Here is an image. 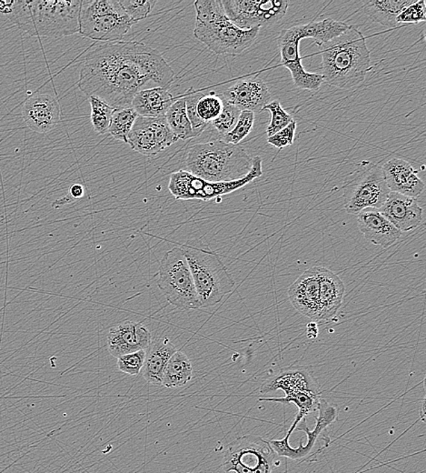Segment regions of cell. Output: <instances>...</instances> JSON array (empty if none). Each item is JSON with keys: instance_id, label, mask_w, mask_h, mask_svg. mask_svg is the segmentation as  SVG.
Here are the masks:
<instances>
[{"instance_id": "obj_41", "label": "cell", "mask_w": 426, "mask_h": 473, "mask_svg": "<svg viewBox=\"0 0 426 473\" xmlns=\"http://www.w3.org/2000/svg\"><path fill=\"white\" fill-rule=\"evenodd\" d=\"M295 130H297V121L294 120L286 128L268 137V143L278 150L292 146L295 141Z\"/></svg>"}, {"instance_id": "obj_11", "label": "cell", "mask_w": 426, "mask_h": 473, "mask_svg": "<svg viewBox=\"0 0 426 473\" xmlns=\"http://www.w3.org/2000/svg\"><path fill=\"white\" fill-rule=\"evenodd\" d=\"M279 464L270 442L262 437L245 435L229 443L222 467L226 473H272Z\"/></svg>"}, {"instance_id": "obj_10", "label": "cell", "mask_w": 426, "mask_h": 473, "mask_svg": "<svg viewBox=\"0 0 426 473\" xmlns=\"http://www.w3.org/2000/svg\"><path fill=\"white\" fill-rule=\"evenodd\" d=\"M262 175V159L256 156L253 158L249 173L242 179L232 182H210L192 175L188 170H180L171 174L168 189L177 200L209 201L232 193Z\"/></svg>"}, {"instance_id": "obj_45", "label": "cell", "mask_w": 426, "mask_h": 473, "mask_svg": "<svg viewBox=\"0 0 426 473\" xmlns=\"http://www.w3.org/2000/svg\"><path fill=\"white\" fill-rule=\"evenodd\" d=\"M188 473H194V472H188ZM198 473H204V472H198Z\"/></svg>"}, {"instance_id": "obj_4", "label": "cell", "mask_w": 426, "mask_h": 473, "mask_svg": "<svg viewBox=\"0 0 426 473\" xmlns=\"http://www.w3.org/2000/svg\"><path fill=\"white\" fill-rule=\"evenodd\" d=\"M194 6L195 38L215 54H241L256 41L260 28L245 31L234 25L224 13L221 0H197Z\"/></svg>"}, {"instance_id": "obj_27", "label": "cell", "mask_w": 426, "mask_h": 473, "mask_svg": "<svg viewBox=\"0 0 426 473\" xmlns=\"http://www.w3.org/2000/svg\"><path fill=\"white\" fill-rule=\"evenodd\" d=\"M416 0H372L363 5V10L375 22L387 28H395L398 23L396 19L401 12L412 4Z\"/></svg>"}, {"instance_id": "obj_21", "label": "cell", "mask_w": 426, "mask_h": 473, "mask_svg": "<svg viewBox=\"0 0 426 473\" xmlns=\"http://www.w3.org/2000/svg\"><path fill=\"white\" fill-rule=\"evenodd\" d=\"M382 170L390 191L416 200L424 192L425 182L407 161L393 158L383 165Z\"/></svg>"}, {"instance_id": "obj_35", "label": "cell", "mask_w": 426, "mask_h": 473, "mask_svg": "<svg viewBox=\"0 0 426 473\" xmlns=\"http://www.w3.org/2000/svg\"><path fill=\"white\" fill-rule=\"evenodd\" d=\"M263 111H270L271 121L269 123L268 129H266V134L268 137L276 134L277 132L280 131L281 129L288 126L292 121H294V118L290 115L283 109L280 102L278 100L270 102L268 105L265 106Z\"/></svg>"}, {"instance_id": "obj_19", "label": "cell", "mask_w": 426, "mask_h": 473, "mask_svg": "<svg viewBox=\"0 0 426 473\" xmlns=\"http://www.w3.org/2000/svg\"><path fill=\"white\" fill-rule=\"evenodd\" d=\"M293 307L312 321L319 322V282L318 267L309 268L288 289Z\"/></svg>"}, {"instance_id": "obj_22", "label": "cell", "mask_w": 426, "mask_h": 473, "mask_svg": "<svg viewBox=\"0 0 426 473\" xmlns=\"http://www.w3.org/2000/svg\"><path fill=\"white\" fill-rule=\"evenodd\" d=\"M379 211L402 233L415 230L423 220L418 201L395 192H390Z\"/></svg>"}, {"instance_id": "obj_34", "label": "cell", "mask_w": 426, "mask_h": 473, "mask_svg": "<svg viewBox=\"0 0 426 473\" xmlns=\"http://www.w3.org/2000/svg\"><path fill=\"white\" fill-rule=\"evenodd\" d=\"M254 123V113L252 111H242L235 128L229 133L221 137L220 140L226 143L239 145L240 142L247 138L253 129Z\"/></svg>"}, {"instance_id": "obj_40", "label": "cell", "mask_w": 426, "mask_h": 473, "mask_svg": "<svg viewBox=\"0 0 426 473\" xmlns=\"http://www.w3.org/2000/svg\"><path fill=\"white\" fill-rule=\"evenodd\" d=\"M425 0H419L405 8L396 19V23L419 24L426 20Z\"/></svg>"}, {"instance_id": "obj_26", "label": "cell", "mask_w": 426, "mask_h": 473, "mask_svg": "<svg viewBox=\"0 0 426 473\" xmlns=\"http://www.w3.org/2000/svg\"><path fill=\"white\" fill-rule=\"evenodd\" d=\"M176 99L167 88H147L136 95L132 100L131 108L137 112L138 116L165 117L168 109Z\"/></svg>"}, {"instance_id": "obj_8", "label": "cell", "mask_w": 426, "mask_h": 473, "mask_svg": "<svg viewBox=\"0 0 426 473\" xmlns=\"http://www.w3.org/2000/svg\"><path fill=\"white\" fill-rule=\"evenodd\" d=\"M118 0H84L79 17V34L99 42L121 41L133 26Z\"/></svg>"}, {"instance_id": "obj_43", "label": "cell", "mask_w": 426, "mask_h": 473, "mask_svg": "<svg viewBox=\"0 0 426 473\" xmlns=\"http://www.w3.org/2000/svg\"><path fill=\"white\" fill-rule=\"evenodd\" d=\"M307 336H309V338L310 339H316V337L318 336V325H316V322H310L309 325H307Z\"/></svg>"}, {"instance_id": "obj_28", "label": "cell", "mask_w": 426, "mask_h": 473, "mask_svg": "<svg viewBox=\"0 0 426 473\" xmlns=\"http://www.w3.org/2000/svg\"><path fill=\"white\" fill-rule=\"evenodd\" d=\"M193 377V367L189 358L181 351H177L165 367L162 385L167 388H179Z\"/></svg>"}, {"instance_id": "obj_29", "label": "cell", "mask_w": 426, "mask_h": 473, "mask_svg": "<svg viewBox=\"0 0 426 473\" xmlns=\"http://www.w3.org/2000/svg\"><path fill=\"white\" fill-rule=\"evenodd\" d=\"M321 395L315 394V393L297 392L290 393L283 398H260L259 401H273L279 402V403L288 404L294 403L298 408V413L295 417V422H293L291 427L288 430L290 435L293 431L297 428V426L302 419L306 418L309 414L318 410L319 402L321 400Z\"/></svg>"}, {"instance_id": "obj_16", "label": "cell", "mask_w": 426, "mask_h": 473, "mask_svg": "<svg viewBox=\"0 0 426 473\" xmlns=\"http://www.w3.org/2000/svg\"><path fill=\"white\" fill-rule=\"evenodd\" d=\"M220 95V94H219ZM224 102L236 106L240 111H263L270 102L272 94L261 79L248 78L236 82L220 95Z\"/></svg>"}, {"instance_id": "obj_42", "label": "cell", "mask_w": 426, "mask_h": 473, "mask_svg": "<svg viewBox=\"0 0 426 473\" xmlns=\"http://www.w3.org/2000/svg\"><path fill=\"white\" fill-rule=\"evenodd\" d=\"M70 195L74 199H79L84 195V189L81 185L75 184L70 188Z\"/></svg>"}, {"instance_id": "obj_9", "label": "cell", "mask_w": 426, "mask_h": 473, "mask_svg": "<svg viewBox=\"0 0 426 473\" xmlns=\"http://www.w3.org/2000/svg\"><path fill=\"white\" fill-rule=\"evenodd\" d=\"M156 282L163 295L173 306L182 310L200 309L193 276L180 247H174L163 257Z\"/></svg>"}, {"instance_id": "obj_17", "label": "cell", "mask_w": 426, "mask_h": 473, "mask_svg": "<svg viewBox=\"0 0 426 473\" xmlns=\"http://www.w3.org/2000/svg\"><path fill=\"white\" fill-rule=\"evenodd\" d=\"M152 339L149 330L141 322L124 321L109 330V353L115 358H120L123 355L147 350Z\"/></svg>"}, {"instance_id": "obj_30", "label": "cell", "mask_w": 426, "mask_h": 473, "mask_svg": "<svg viewBox=\"0 0 426 473\" xmlns=\"http://www.w3.org/2000/svg\"><path fill=\"white\" fill-rule=\"evenodd\" d=\"M168 126L177 140L188 141L197 138L186 113L184 96L177 97L165 114Z\"/></svg>"}, {"instance_id": "obj_13", "label": "cell", "mask_w": 426, "mask_h": 473, "mask_svg": "<svg viewBox=\"0 0 426 473\" xmlns=\"http://www.w3.org/2000/svg\"><path fill=\"white\" fill-rule=\"evenodd\" d=\"M318 417L316 418L315 428L310 431L307 427L306 418L300 422L301 426L295 428L297 431L306 433L307 442L304 445H300L297 448H293L289 444L290 434H286L282 440H271L270 444L279 457L288 458L293 460L311 461L316 460L318 454L324 447H322L319 439L324 431L338 418V409L327 401L321 399L318 405Z\"/></svg>"}, {"instance_id": "obj_32", "label": "cell", "mask_w": 426, "mask_h": 473, "mask_svg": "<svg viewBox=\"0 0 426 473\" xmlns=\"http://www.w3.org/2000/svg\"><path fill=\"white\" fill-rule=\"evenodd\" d=\"M90 102L91 106L90 120L95 131L97 134L104 135L108 132L115 109L101 102V100L96 99V97H90Z\"/></svg>"}, {"instance_id": "obj_2", "label": "cell", "mask_w": 426, "mask_h": 473, "mask_svg": "<svg viewBox=\"0 0 426 473\" xmlns=\"http://www.w3.org/2000/svg\"><path fill=\"white\" fill-rule=\"evenodd\" d=\"M324 81L341 90H353L365 82L371 57L365 35L356 26L318 45Z\"/></svg>"}, {"instance_id": "obj_31", "label": "cell", "mask_w": 426, "mask_h": 473, "mask_svg": "<svg viewBox=\"0 0 426 473\" xmlns=\"http://www.w3.org/2000/svg\"><path fill=\"white\" fill-rule=\"evenodd\" d=\"M138 117L137 112L132 108L115 109L108 133L115 140L127 143V138Z\"/></svg>"}, {"instance_id": "obj_3", "label": "cell", "mask_w": 426, "mask_h": 473, "mask_svg": "<svg viewBox=\"0 0 426 473\" xmlns=\"http://www.w3.org/2000/svg\"><path fill=\"white\" fill-rule=\"evenodd\" d=\"M82 1H12L10 19L31 37L61 38L79 33Z\"/></svg>"}, {"instance_id": "obj_7", "label": "cell", "mask_w": 426, "mask_h": 473, "mask_svg": "<svg viewBox=\"0 0 426 473\" xmlns=\"http://www.w3.org/2000/svg\"><path fill=\"white\" fill-rule=\"evenodd\" d=\"M180 248L190 268L201 307L217 305L236 285L220 256L200 239L180 244Z\"/></svg>"}, {"instance_id": "obj_14", "label": "cell", "mask_w": 426, "mask_h": 473, "mask_svg": "<svg viewBox=\"0 0 426 473\" xmlns=\"http://www.w3.org/2000/svg\"><path fill=\"white\" fill-rule=\"evenodd\" d=\"M224 13L239 29L270 26L282 19L288 11L286 0H222Z\"/></svg>"}, {"instance_id": "obj_33", "label": "cell", "mask_w": 426, "mask_h": 473, "mask_svg": "<svg viewBox=\"0 0 426 473\" xmlns=\"http://www.w3.org/2000/svg\"><path fill=\"white\" fill-rule=\"evenodd\" d=\"M224 108V102L220 95L215 93L203 94L198 99L197 112L204 122L210 124L220 115Z\"/></svg>"}, {"instance_id": "obj_44", "label": "cell", "mask_w": 426, "mask_h": 473, "mask_svg": "<svg viewBox=\"0 0 426 473\" xmlns=\"http://www.w3.org/2000/svg\"><path fill=\"white\" fill-rule=\"evenodd\" d=\"M227 473H236V472H227Z\"/></svg>"}, {"instance_id": "obj_6", "label": "cell", "mask_w": 426, "mask_h": 473, "mask_svg": "<svg viewBox=\"0 0 426 473\" xmlns=\"http://www.w3.org/2000/svg\"><path fill=\"white\" fill-rule=\"evenodd\" d=\"M347 24L332 19L297 25L283 29L277 42L281 54V64L291 73L293 81L297 88L306 90H318L324 83L321 74L307 72L302 65L300 52V41L313 38L318 45L332 40L344 33Z\"/></svg>"}, {"instance_id": "obj_1", "label": "cell", "mask_w": 426, "mask_h": 473, "mask_svg": "<svg viewBox=\"0 0 426 473\" xmlns=\"http://www.w3.org/2000/svg\"><path fill=\"white\" fill-rule=\"evenodd\" d=\"M174 71L158 50L137 41L99 44L83 58L79 87L114 109L131 108L139 91L170 88Z\"/></svg>"}, {"instance_id": "obj_39", "label": "cell", "mask_w": 426, "mask_h": 473, "mask_svg": "<svg viewBox=\"0 0 426 473\" xmlns=\"http://www.w3.org/2000/svg\"><path fill=\"white\" fill-rule=\"evenodd\" d=\"M146 357L147 350L123 355V356L117 358L118 369L124 374L136 376V375L140 374L142 369H143Z\"/></svg>"}, {"instance_id": "obj_38", "label": "cell", "mask_w": 426, "mask_h": 473, "mask_svg": "<svg viewBox=\"0 0 426 473\" xmlns=\"http://www.w3.org/2000/svg\"><path fill=\"white\" fill-rule=\"evenodd\" d=\"M121 7L124 8L127 16L133 23H138L142 19H146L153 10L156 3V0H118Z\"/></svg>"}, {"instance_id": "obj_12", "label": "cell", "mask_w": 426, "mask_h": 473, "mask_svg": "<svg viewBox=\"0 0 426 473\" xmlns=\"http://www.w3.org/2000/svg\"><path fill=\"white\" fill-rule=\"evenodd\" d=\"M390 192L381 166L363 161L345 187V211L357 215L366 209H379Z\"/></svg>"}, {"instance_id": "obj_5", "label": "cell", "mask_w": 426, "mask_h": 473, "mask_svg": "<svg viewBox=\"0 0 426 473\" xmlns=\"http://www.w3.org/2000/svg\"><path fill=\"white\" fill-rule=\"evenodd\" d=\"M253 158L240 145L215 140L194 145L186 157V170L206 182H232L247 175Z\"/></svg>"}, {"instance_id": "obj_36", "label": "cell", "mask_w": 426, "mask_h": 473, "mask_svg": "<svg viewBox=\"0 0 426 473\" xmlns=\"http://www.w3.org/2000/svg\"><path fill=\"white\" fill-rule=\"evenodd\" d=\"M240 114V109L229 104V103L224 102V108L222 109L220 115L210 124L214 127V129L217 130L221 138L235 128Z\"/></svg>"}, {"instance_id": "obj_23", "label": "cell", "mask_w": 426, "mask_h": 473, "mask_svg": "<svg viewBox=\"0 0 426 473\" xmlns=\"http://www.w3.org/2000/svg\"><path fill=\"white\" fill-rule=\"evenodd\" d=\"M357 223L366 241L387 248L401 238L402 232L377 209H366L358 213Z\"/></svg>"}, {"instance_id": "obj_24", "label": "cell", "mask_w": 426, "mask_h": 473, "mask_svg": "<svg viewBox=\"0 0 426 473\" xmlns=\"http://www.w3.org/2000/svg\"><path fill=\"white\" fill-rule=\"evenodd\" d=\"M319 282V322L329 321L342 306L345 286L338 275L327 268L318 267Z\"/></svg>"}, {"instance_id": "obj_18", "label": "cell", "mask_w": 426, "mask_h": 473, "mask_svg": "<svg viewBox=\"0 0 426 473\" xmlns=\"http://www.w3.org/2000/svg\"><path fill=\"white\" fill-rule=\"evenodd\" d=\"M22 117L29 129L46 134L55 129L60 121V106L52 95H34L24 104Z\"/></svg>"}, {"instance_id": "obj_25", "label": "cell", "mask_w": 426, "mask_h": 473, "mask_svg": "<svg viewBox=\"0 0 426 473\" xmlns=\"http://www.w3.org/2000/svg\"><path fill=\"white\" fill-rule=\"evenodd\" d=\"M177 348L168 337L152 339L145 360L142 374L145 380L156 386H161L165 367Z\"/></svg>"}, {"instance_id": "obj_15", "label": "cell", "mask_w": 426, "mask_h": 473, "mask_svg": "<svg viewBox=\"0 0 426 473\" xmlns=\"http://www.w3.org/2000/svg\"><path fill=\"white\" fill-rule=\"evenodd\" d=\"M177 141L165 117L138 116L127 138V144L142 155L154 157L172 146Z\"/></svg>"}, {"instance_id": "obj_20", "label": "cell", "mask_w": 426, "mask_h": 473, "mask_svg": "<svg viewBox=\"0 0 426 473\" xmlns=\"http://www.w3.org/2000/svg\"><path fill=\"white\" fill-rule=\"evenodd\" d=\"M280 390L286 393L306 392L321 395V388L318 380L311 371L302 367L280 369L274 376L266 378L260 388V393H270Z\"/></svg>"}, {"instance_id": "obj_37", "label": "cell", "mask_w": 426, "mask_h": 473, "mask_svg": "<svg viewBox=\"0 0 426 473\" xmlns=\"http://www.w3.org/2000/svg\"><path fill=\"white\" fill-rule=\"evenodd\" d=\"M202 95L203 93H201V91H195L192 88H189L185 94H183L186 100V113H188L189 120H190L191 122L192 129H193L195 135H196L197 137L202 134L204 130H205L208 125V123L204 122L203 120H200L197 112V102Z\"/></svg>"}]
</instances>
